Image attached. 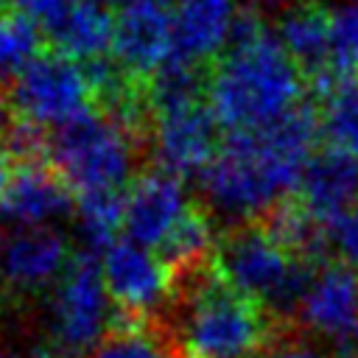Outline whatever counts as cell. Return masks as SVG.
I'll use <instances>...</instances> for the list:
<instances>
[{
  "mask_svg": "<svg viewBox=\"0 0 358 358\" xmlns=\"http://www.w3.org/2000/svg\"><path fill=\"white\" fill-rule=\"evenodd\" d=\"M0 358H56V355H53V350L36 347V350H31V352H25V355H20V352H0Z\"/></svg>",
  "mask_w": 358,
  "mask_h": 358,
  "instance_id": "obj_30",
  "label": "cell"
},
{
  "mask_svg": "<svg viewBox=\"0 0 358 358\" xmlns=\"http://www.w3.org/2000/svg\"><path fill=\"white\" fill-rule=\"evenodd\" d=\"M0 243H3V241H0Z\"/></svg>",
  "mask_w": 358,
  "mask_h": 358,
  "instance_id": "obj_33",
  "label": "cell"
},
{
  "mask_svg": "<svg viewBox=\"0 0 358 358\" xmlns=\"http://www.w3.org/2000/svg\"><path fill=\"white\" fill-rule=\"evenodd\" d=\"M316 120L327 148L358 157V76H338L319 90Z\"/></svg>",
  "mask_w": 358,
  "mask_h": 358,
  "instance_id": "obj_21",
  "label": "cell"
},
{
  "mask_svg": "<svg viewBox=\"0 0 358 358\" xmlns=\"http://www.w3.org/2000/svg\"><path fill=\"white\" fill-rule=\"evenodd\" d=\"M45 28L56 53L90 67L112 50L115 17L103 0H70Z\"/></svg>",
  "mask_w": 358,
  "mask_h": 358,
  "instance_id": "obj_18",
  "label": "cell"
},
{
  "mask_svg": "<svg viewBox=\"0 0 358 358\" xmlns=\"http://www.w3.org/2000/svg\"><path fill=\"white\" fill-rule=\"evenodd\" d=\"M263 358H336V355L330 347H322V341L313 333H308L302 324L280 322Z\"/></svg>",
  "mask_w": 358,
  "mask_h": 358,
  "instance_id": "obj_25",
  "label": "cell"
},
{
  "mask_svg": "<svg viewBox=\"0 0 358 358\" xmlns=\"http://www.w3.org/2000/svg\"><path fill=\"white\" fill-rule=\"evenodd\" d=\"M73 207L67 182L48 165L28 159L11 171L0 210L20 229H45Z\"/></svg>",
  "mask_w": 358,
  "mask_h": 358,
  "instance_id": "obj_16",
  "label": "cell"
},
{
  "mask_svg": "<svg viewBox=\"0 0 358 358\" xmlns=\"http://www.w3.org/2000/svg\"><path fill=\"white\" fill-rule=\"evenodd\" d=\"M190 207L179 176L159 168L140 173L123 190V232L134 243L159 249Z\"/></svg>",
  "mask_w": 358,
  "mask_h": 358,
  "instance_id": "obj_11",
  "label": "cell"
},
{
  "mask_svg": "<svg viewBox=\"0 0 358 358\" xmlns=\"http://www.w3.org/2000/svg\"><path fill=\"white\" fill-rule=\"evenodd\" d=\"M76 224L92 249H106L123 229V193H78Z\"/></svg>",
  "mask_w": 358,
  "mask_h": 358,
  "instance_id": "obj_23",
  "label": "cell"
},
{
  "mask_svg": "<svg viewBox=\"0 0 358 358\" xmlns=\"http://www.w3.org/2000/svg\"><path fill=\"white\" fill-rule=\"evenodd\" d=\"M157 252L173 268L176 277L207 266V257L215 252V229L210 213L193 204Z\"/></svg>",
  "mask_w": 358,
  "mask_h": 358,
  "instance_id": "obj_22",
  "label": "cell"
},
{
  "mask_svg": "<svg viewBox=\"0 0 358 358\" xmlns=\"http://www.w3.org/2000/svg\"><path fill=\"white\" fill-rule=\"evenodd\" d=\"M235 20V0H176L171 8V62L199 67L218 59Z\"/></svg>",
  "mask_w": 358,
  "mask_h": 358,
  "instance_id": "obj_13",
  "label": "cell"
},
{
  "mask_svg": "<svg viewBox=\"0 0 358 358\" xmlns=\"http://www.w3.org/2000/svg\"><path fill=\"white\" fill-rule=\"evenodd\" d=\"M299 204L324 227L341 218L358 201V157L327 148L316 154L299 182Z\"/></svg>",
  "mask_w": 358,
  "mask_h": 358,
  "instance_id": "obj_17",
  "label": "cell"
},
{
  "mask_svg": "<svg viewBox=\"0 0 358 358\" xmlns=\"http://www.w3.org/2000/svg\"><path fill=\"white\" fill-rule=\"evenodd\" d=\"M112 56L129 78L154 76L171 62V8L137 6L117 11L112 34Z\"/></svg>",
  "mask_w": 358,
  "mask_h": 358,
  "instance_id": "obj_15",
  "label": "cell"
},
{
  "mask_svg": "<svg viewBox=\"0 0 358 358\" xmlns=\"http://www.w3.org/2000/svg\"><path fill=\"white\" fill-rule=\"evenodd\" d=\"M327 238L336 246L341 263H347V266H352L358 271V201L341 218H336L330 224Z\"/></svg>",
  "mask_w": 358,
  "mask_h": 358,
  "instance_id": "obj_26",
  "label": "cell"
},
{
  "mask_svg": "<svg viewBox=\"0 0 358 358\" xmlns=\"http://www.w3.org/2000/svg\"><path fill=\"white\" fill-rule=\"evenodd\" d=\"M260 3H280V0H260Z\"/></svg>",
  "mask_w": 358,
  "mask_h": 358,
  "instance_id": "obj_31",
  "label": "cell"
},
{
  "mask_svg": "<svg viewBox=\"0 0 358 358\" xmlns=\"http://www.w3.org/2000/svg\"><path fill=\"white\" fill-rule=\"evenodd\" d=\"M296 324L330 341L336 358L358 355V271L341 260L313 268L296 310Z\"/></svg>",
  "mask_w": 358,
  "mask_h": 358,
  "instance_id": "obj_9",
  "label": "cell"
},
{
  "mask_svg": "<svg viewBox=\"0 0 358 358\" xmlns=\"http://www.w3.org/2000/svg\"><path fill=\"white\" fill-rule=\"evenodd\" d=\"M101 274L115 310L129 319H157L176 291V274L159 252L129 238L101 252Z\"/></svg>",
  "mask_w": 358,
  "mask_h": 358,
  "instance_id": "obj_8",
  "label": "cell"
},
{
  "mask_svg": "<svg viewBox=\"0 0 358 358\" xmlns=\"http://www.w3.org/2000/svg\"><path fill=\"white\" fill-rule=\"evenodd\" d=\"M305 76L291 62L277 34L252 11L238 14L227 50L215 59L204 98L221 129L255 131L302 109Z\"/></svg>",
  "mask_w": 358,
  "mask_h": 358,
  "instance_id": "obj_2",
  "label": "cell"
},
{
  "mask_svg": "<svg viewBox=\"0 0 358 358\" xmlns=\"http://www.w3.org/2000/svg\"><path fill=\"white\" fill-rule=\"evenodd\" d=\"M263 229L296 260L308 263V266H322V260H327V229L299 204V201H282L277 204L271 213L263 215Z\"/></svg>",
  "mask_w": 358,
  "mask_h": 358,
  "instance_id": "obj_20",
  "label": "cell"
},
{
  "mask_svg": "<svg viewBox=\"0 0 358 358\" xmlns=\"http://www.w3.org/2000/svg\"><path fill=\"white\" fill-rule=\"evenodd\" d=\"M218 123L204 101L151 112V151L159 171L201 176L218 151Z\"/></svg>",
  "mask_w": 358,
  "mask_h": 358,
  "instance_id": "obj_10",
  "label": "cell"
},
{
  "mask_svg": "<svg viewBox=\"0 0 358 358\" xmlns=\"http://www.w3.org/2000/svg\"><path fill=\"white\" fill-rule=\"evenodd\" d=\"M316 137L319 120L308 106L274 126L229 134L201 173L210 207L235 221L271 213L299 187Z\"/></svg>",
  "mask_w": 358,
  "mask_h": 358,
  "instance_id": "obj_1",
  "label": "cell"
},
{
  "mask_svg": "<svg viewBox=\"0 0 358 358\" xmlns=\"http://www.w3.org/2000/svg\"><path fill=\"white\" fill-rule=\"evenodd\" d=\"M210 263L227 285L263 305L274 322H296L299 302L316 268L288 255L260 224L227 232L215 243Z\"/></svg>",
  "mask_w": 358,
  "mask_h": 358,
  "instance_id": "obj_4",
  "label": "cell"
},
{
  "mask_svg": "<svg viewBox=\"0 0 358 358\" xmlns=\"http://www.w3.org/2000/svg\"><path fill=\"white\" fill-rule=\"evenodd\" d=\"M103 3L117 11H126V8H137V6H168L171 0H103Z\"/></svg>",
  "mask_w": 358,
  "mask_h": 358,
  "instance_id": "obj_28",
  "label": "cell"
},
{
  "mask_svg": "<svg viewBox=\"0 0 358 358\" xmlns=\"http://www.w3.org/2000/svg\"><path fill=\"white\" fill-rule=\"evenodd\" d=\"M352 6H358V0H352Z\"/></svg>",
  "mask_w": 358,
  "mask_h": 358,
  "instance_id": "obj_32",
  "label": "cell"
},
{
  "mask_svg": "<svg viewBox=\"0 0 358 358\" xmlns=\"http://www.w3.org/2000/svg\"><path fill=\"white\" fill-rule=\"evenodd\" d=\"M277 39L316 92L338 78L333 62V14L322 3L308 0L288 8L280 17Z\"/></svg>",
  "mask_w": 358,
  "mask_h": 358,
  "instance_id": "obj_14",
  "label": "cell"
},
{
  "mask_svg": "<svg viewBox=\"0 0 358 358\" xmlns=\"http://www.w3.org/2000/svg\"><path fill=\"white\" fill-rule=\"evenodd\" d=\"M11 6H14V11L17 14H22V17H28V20H34V22H50L70 0H8Z\"/></svg>",
  "mask_w": 358,
  "mask_h": 358,
  "instance_id": "obj_27",
  "label": "cell"
},
{
  "mask_svg": "<svg viewBox=\"0 0 358 358\" xmlns=\"http://www.w3.org/2000/svg\"><path fill=\"white\" fill-rule=\"evenodd\" d=\"M48 316L56 358H87L95 350L117 316L95 257L78 255L70 260L62 280L53 285Z\"/></svg>",
  "mask_w": 358,
  "mask_h": 358,
  "instance_id": "obj_7",
  "label": "cell"
},
{
  "mask_svg": "<svg viewBox=\"0 0 358 358\" xmlns=\"http://www.w3.org/2000/svg\"><path fill=\"white\" fill-rule=\"evenodd\" d=\"M98 98L95 78L87 64H78L56 50L39 53L8 87V106L20 126L34 131L64 129L92 112Z\"/></svg>",
  "mask_w": 358,
  "mask_h": 358,
  "instance_id": "obj_6",
  "label": "cell"
},
{
  "mask_svg": "<svg viewBox=\"0 0 358 358\" xmlns=\"http://www.w3.org/2000/svg\"><path fill=\"white\" fill-rule=\"evenodd\" d=\"M134 131L112 112H90L53 131L50 168L76 193H123L137 162Z\"/></svg>",
  "mask_w": 358,
  "mask_h": 358,
  "instance_id": "obj_5",
  "label": "cell"
},
{
  "mask_svg": "<svg viewBox=\"0 0 358 358\" xmlns=\"http://www.w3.org/2000/svg\"><path fill=\"white\" fill-rule=\"evenodd\" d=\"M42 48L39 25L17 11L0 14V84H11Z\"/></svg>",
  "mask_w": 358,
  "mask_h": 358,
  "instance_id": "obj_24",
  "label": "cell"
},
{
  "mask_svg": "<svg viewBox=\"0 0 358 358\" xmlns=\"http://www.w3.org/2000/svg\"><path fill=\"white\" fill-rule=\"evenodd\" d=\"M70 260L56 229H17L0 243V280L14 294H42L62 280Z\"/></svg>",
  "mask_w": 358,
  "mask_h": 358,
  "instance_id": "obj_12",
  "label": "cell"
},
{
  "mask_svg": "<svg viewBox=\"0 0 358 358\" xmlns=\"http://www.w3.org/2000/svg\"><path fill=\"white\" fill-rule=\"evenodd\" d=\"M355 358H358V355H355Z\"/></svg>",
  "mask_w": 358,
  "mask_h": 358,
  "instance_id": "obj_34",
  "label": "cell"
},
{
  "mask_svg": "<svg viewBox=\"0 0 358 358\" xmlns=\"http://www.w3.org/2000/svg\"><path fill=\"white\" fill-rule=\"evenodd\" d=\"M280 322L227 285L213 263L176 280L168 333L182 358H257Z\"/></svg>",
  "mask_w": 358,
  "mask_h": 358,
  "instance_id": "obj_3",
  "label": "cell"
},
{
  "mask_svg": "<svg viewBox=\"0 0 358 358\" xmlns=\"http://www.w3.org/2000/svg\"><path fill=\"white\" fill-rule=\"evenodd\" d=\"M87 358H182V352L157 319H129L117 313Z\"/></svg>",
  "mask_w": 358,
  "mask_h": 358,
  "instance_id": "obj_19",
  "label": "cell"
},
{
  "mask_svg": "<svg viewBox=\"0 0 358 358\" xmlns=\"http://www.w3.org/2000/svg\"><path fill=\"white\" fill-rule=\"evenodd\" d=\"M8 179H11V165H8L6 148L0 145V204H3V196H6V187H8Z\"/></svg>",
  "mask_w": 358,
  "mask_h": 358,
  "instance_id": "obj_29",
  "label": "cell"
}]
</instances>
